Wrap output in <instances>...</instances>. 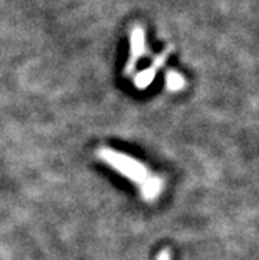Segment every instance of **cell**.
Wrapping results in <instances>:
<instances>
[{"label": "cell", "mask_w": 259, "mask_h": 260, "mask_svg": "<svg viewBox=\"0 0 259 260\" xmlns=\"http://www.w3.org/2000/svg\"><path fill=\"white\" fill-rule=\"evenodd\" d=\"M170 52H172V49H167L162 55L156 56L155 61H153V64H152L149 69L142 70V72H139V74L134 77V86H136L137 89H146V87H149V86L152 84V81L155 80V75H156V70L164 64V61H166V58H167V55H169Z\"/></svg>", "instance_id": "3"}, {"label": "cell", "mask_w": 259, "mask_h": 260, "mask_svg": "<svg viewBox=\"0 0 259 260\" xmlns=\"http://www.w3.org/2000/svg\"><path fill=\"white\" fill-rule=\"evenodd\" d=\"M149 52L146 49V36L142 27H134L131 30V52H130V61L125 66V75H131L134 72V67L137 61L146 56Z\"/></svg>", "instance_id": "2"}, {"label": "cell", "mask_w": 259, "mask_h": 260, "mask_svg": "<svg viewBox=\"0 0 259 260\" xmlns=\"http://www.w3.org/2000/svg\"><path fill=\"white\" fill-rule=\"evenodd\" d=\"M158 260H170V252H169V249H164V251L158 255Z\"/></svg>", "instance_id": "5"}, {"label": "cell", "mask_w": 259, "mask_h": 260, "mask_svg": "<svg viewBox=\"0 0 259 260\" xmlns=\"http://www.w3.org/2000/svg\"><path fill=\"white\" fill-rule=\"evenodd\" d=\"M166 83L170 90H181L186 86V80L175 70H169L166 74Z\"/></svg>", "instance_id": "4"}, {"label": "cell", "mask_w": 259, "mask_h": 260, "mask_svg": "<svg viewBox=\"0 0 259 260\" xmlns=\"http://www.w3.org/2000/svg\"><path fill=\"white\" fill-rule=\"evenodd\" d=\"M99 157L102 160H105L108 165H111L112 169H116L121 175L137 182L140 187V193H142V197L146 200H153L161 192V188H162L161 179L150 176L149 170L136 159H133L124 153L108 150V148H100Z\"/></svg>", "instance_id": "1"}]
</instances>
